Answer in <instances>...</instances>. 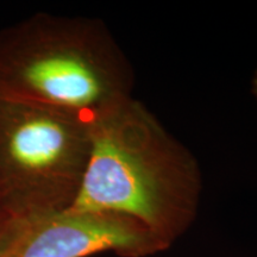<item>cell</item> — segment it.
I'll list each match as a JSON object with an SVG mask.
<instances>
[{
    "label": "cell",
    "mask_w": 257,
    "mask_h": 257,
    "mask_svg": "<svg viewBox=\"0 0 257 257\" xmlns=\"http://www.w3.org/2000/svg\"><path fill=\"white\" fill-rule=\"evenodd\" d=\"M12 226H14V218L6 216V214L0 212V252L4 249L6 242H8Z\"/></svg>",
    "instance_id": "5b68a950"
},
{
    "label": "cell",
    "mask_w": 257,
    "mask_h": 257,
    "mask_svg": "<svg viewBox=\"0 0 257 257\" xmlns=\"http://www.w3.org/2000/svg\"><path fill=\"white\" fill-rule=\"evenodd\" d=\"M89 126L75 115L0 98V212L19 219L70 207L87 167Z\"/></svg>",
    "instance_id": "3957f363"
},
{
    "label": "cell",
    "mask_w": 257,
    "mask_h": 257,
    "mask_svg": "<svg viewBox=\"0 0 257 257\" xmlns=\"http://www.w3.org/2000/svg\"><path fill=\"white\" fill-rule=\"evenodd\" d=\"M89 133L87 167L69 210L134 218L173 243L197 213L195 157L133 96L93 120Z\"/></svg>",
    "instance_id": "6da1fadb"
},
{
    "label": "cell",
    "mask_w": 257,
    "mask_h": 257,
    "mask_svg": "<svg viewBox=\"0 0 257 257\" xmlns=\"http://www.w3.org/2000/svg\"><path fill=\"white\" fill-rule=\"evenodd\" d=\"M251 93L257 102V69H256L255 74H253L252 80H251Z\"/></svg>",
    "instance_id": "8992f818"
},
{
    "label": "cell",
    "mask_w": 257,
    "mask_h": 257,
    "mask_svg": "<svg viewBox=\"0 0 257 257\" xmlns=\"http://www.w3.org/2000/svg\"><path fill=\"white\" fill-rule=\"evenodd\" d=\"M168 245L134 218L66 208L14 218L0 257H86L102 251L143 257Z\"/></svg>",
    "instance_id": "277c9868"
},
{
    "label": "cell",
    "mask_w": 257,
    "mask_h": 257,
    "mask_svg": "<svg viewBox=\"0 0 257 257\" xmlns=\"http://www.w3.org/2000/svg\"><path fill=\"white\" fill-rule=\"evenodd\" d=\"M130 63L101 22L38 14L0 32V98L92 123L130 98Z\"/></svg>",
    "instance_id": "7a4b0ae2"
}]
</instances>
